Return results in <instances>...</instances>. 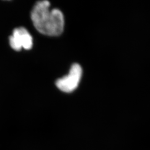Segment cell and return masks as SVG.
<instances>
[{"instance_id":"obj_1","label":"cell","mask_w":150,"mask_h":150,"mask_svg":"<svg viewBox=\"0 0 150 150\" xmlns=\"http://www.w3.org/2000/svg\"><path fill=\"white\" fill-rule=\"evenodd\" d=\"M48 1H38L32 8L31 17L33 24L41 33L57 36L64 31V16L59 9L51 10Z\"/></svg>"},{"instance_id":"obj_2","label":"cell","mask_w":150,"mask_h":150,"mask_svg":"<svg viewBox=\"0 0 150 150\" xmlns=\"http://www.w3.org/2000/svg\"><path fill=\"white\" fill-rule=\"evenodd\" d=\"M82 75V69L78 64H72L69 74L58 79L56 85L61 91L70 93L75 90L80 82Z\"/></svg>"},{"instance_id":"obj_3","label":"cell","mask_w":150,"mask_h":150,"mask_svg":"<svg viewBox=\"0 0 150 150\" xmlns=\"http://www.w3.org/2000/svg\"><path fill=\"white\" fill-rule=\"evenodd\" d=\"M10 45L16 51H20L22 48L30 50L33 45L32 36L25 28H17L10 37Z\"/></svg>"}]
</instances>
